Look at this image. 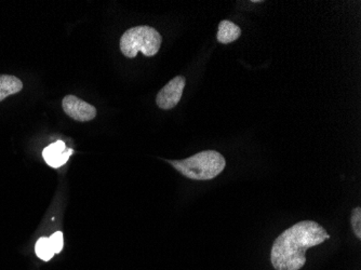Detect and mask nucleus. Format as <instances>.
I'll return each mask as SVG.
<instances>
[{
    "label": "nucleus",
    "mask_w": 361,
    "mask_h": 270,
    "mask_svg": "<svg viewBox=\"0 0 361 270\" xmlns=\"http://www.w3.org/2000/svg\"><path fill=\"white\" fill-rule=\"evenodd\" d=\"M330 239L315 221H302L286 229L272 244L270 262L275 270H299L306 263V251Z\"/></svg>",
    "instance_id": "1"
},
{
    "label": "nucleus",
    "mask_w": 361,
    "mask_h": 270,
    "mask_svg": "<svg viewBox=\"0 0 361 270\" xmlns=\"http://www.w3.org/2000/svg\"><path fill=\"white\" fill-rule=\"evenodd\" d=\"M182 175L195 181H209L222 173L226 160L216 151H201L182 160H167Z\"/></svg>",
    "instance_id": "2"
},
{
    "label": "nucleus",
    "mask_w": 361,
    "mask_h": 270,
    "mask_svg": "<svg viewBox=\"0 0 361 270\" xmlns=\"http://www.w3.org/2000/svg\"><path fill=\"white\" fill-rule=\"evenodd\" d=\"M161 42L163 37L155 28L136 26L124 32L120 38V50L129 59H133L139 52L145 57H154L158 53Z\"/></svg>",
    "instance_id": "3"
},
{
    "label": "nucleus",
    "mask_w": 361,
    "mask_h": 270,
    "mask_svg": "<svg viewBox=\"0 0 361 270\" xmlns=\"http://www.w3.org/2000/svg\"><path fill=\"white\" fill-rule=\"evenodd\" d=\"M186 79L184 76H176L158 92L156 103L163 110L174 108L180 102L185 88Z\"/></svg>",
    "instance_id": "4"
},
{
    "label": "nucleus",
    "mask_w": 361,
    "mask_h": 270,
    "mask_svg": "<svg viewBox=\"0 0 361 270\" xmlns=\"http://www.w3.org/2000/svg\"><path fill=\"white\" fill-rule=\"evenodd\" d=\"M63 110L72 119L87 122L97 116V108L75 95H66L62 101Z\"/></svg>",
    "instance_id": "5"
},
{
    "label": "nucleus",
    "mask_w": 361,
    "mask_h": 270,
    "mask_svg": "<svg viewBox=\"0 0 361 270\" xmlns=\"http://www.w3.org/2000/svg\"><path fill=\"white\" fill-rule=\"evenodd\" d=\"M73 153H74V151L72 148H67L64 142L57 141L46 147L42 151V156H44L48 166L57 168L59 166H64L68 162V159L72 156Z\"/></svg>",
    "instance_id": "6"
},
{
    "label": "nucleus",
    "mask_w": 361,
    "mask_h": 270,
    "mask_svg": "<svg viewBox=\"0 0 361 270\" xmlns=\"http://www.w3.org/2000/svg\"><path fill=\"white\" fill-rule=\"evenodd\" d=\"M241 36V28L230 21L223 20L219 24L216 39L223 45H228L230 42L236 41Z\"/></svg>",
    "instance_id": "7"
},
{
    "label": "nucleus",
    "mask_w": 361,
    "mask_h": 270,
    "mask_svg": "<svg viewBox=\"0 0 361 270\" xmlns=\"http://www.w3.org/2000/svg\"><path fill=\"white\" fill-rule=\"evenodd\" d=\"M23 89V82L11 75H0V102Z\"/></svg>",
    "instance_id": "8"
},
{
    "label": "nucleus",
    "mask_w": 361,
    "mask_h": 270,
    "mask_svg": "<svg viewBox=\"0 0 361 270\" xmlns=\"http://www.w3.org/2000/svg\"><path fill=\"white\" fill-rule=\"evenodd\" d=\"M35 251L36 255L45 262L51 260L55 255L50 239L47 237H41V238L38 239L37 242H36Z\"/></svg>",
    "instance_id": "9"
},
{
    "label": "nucleus",
    "mask_w": 361,
    "mask_h": 270,
    "mask_svg": "<svg viewBox=\"0 0 361 270\" xmlns=\"http://www.w3.org/2000/svg\"><path fill=\"white\" fill-rule=\"evenodd\" d=\"M351 229L356 235L357 238L361 239V208L354 209L351 212Z\"/></svg>",
    "instance_id": "10"
},
{
    "label": "nucleus",
    "mask_w": 361,
    "mask_h": 270,
    "mask_svg": "<svg viewBox=\"0 0 361 270\" xmlns=\"http://www.w3.org/2000/svg\"><path fill=\"white\" fill-rule=\"evenodd\" d=\"M49 239L50 242H51V246H53V252H55V254L61 252L63 249L62 231H57V233H53V235H51Z\"/></svg>",
    "instance_id": "11"
}]
</instances>
